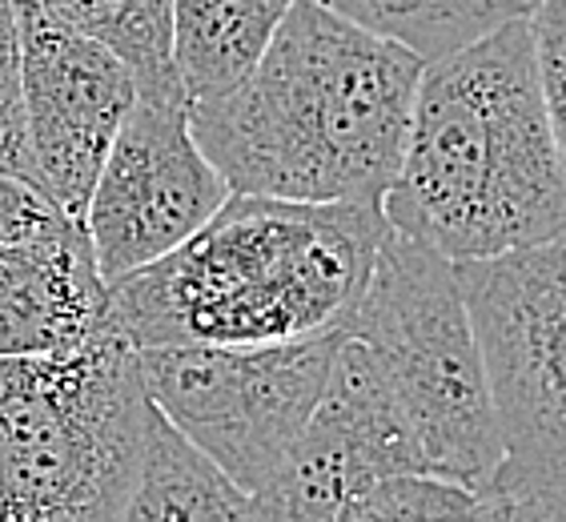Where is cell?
<instances>
[{"label": "cell", "instance_id": "1", "mask_svg": "<svg viewBox=\"0 0 566 522\" xmlns=\"http://www.w3.org/2000/svg\"><path fill=\"white\" fill-rule=\"evenodd\" d=\"M426 61L294 0L253 73L189 105L197 145L233 194L381 209Z\"/></svg>", "mask_w": 566, "mask_h": 522}, {"label": "cell", "instance_id": "8", "mask_svg": "<svg viewBox=\"0 0 566 522\" xmlns=\"http://www.w3.org/2000/svg\"><path fill=\"white\" fill-rule=\"evenodd\" d=\"M229 194L193 137L186 88L137 85L81 213L101 282L113 285L177 250Z\"/></svg>", "mask_w": 566, "mask_h": 522}, {"label": "cell", "instance_id": "2", "mask_svg": "<svg viewBox=\"0 0 566 522\" xmlns=\"http://www.w3.org/2000/svg\"><path fill=\"white\" fill-rule=\"evenodd\" d=\"M381 218L450 261H482L566 229V165L551 137L531 12L426 61Z\"/></svg>", "mask_w": 566, "mask_h": 522}, {"label": "cell", "instance_id": "18", "mask_svg": "<svg viewBox=\"0 0 566 522\" xmlns=\"http://www.w3.org/2000/svg\"><path fill=\"white\" fill-rule=\"evenodd\" d=\"M531 36L551 137H555L558 157L566 165V0H534Z\"/></svg>", "mask_w": 566, "mask_h": 522}, {"label": "cell", "instance_id": "13", "mask_svg": "<svg viewBox=\"0 0 566 522\" xmlns=\"http://www.w3.org/2000/svg\"><path fill=\"white\" fill-rule=\"evenodd\" d=\"M117 522H253L250 494L149 406L142 467Z\"/></svg>", "mask_w": 566, "mask_h": 522}, {"label": "cell", "instance_id": "5", "mask_svg": "<svg viewBox=\"0 0 566 522\" xmlns=\"http://www.w3.org/2000/svg\"><path fill=\"white\" fill-rule=\"evenodd\" d=\"M346 334L370 354L410 422L426 474L474 494L491 487L502 435L454 261L386 226Z\"/></svg>", "mask_w": 566, "mask_h": 522}, {"label": "cell", "instance_id": "17", "mask_svg": "<svg viewBox=\"0 0 566 522\" xmlns=\"http://www.w3.org/2000/svg\"><path fill=\"white\" fill-rule=\"evenodd\" d=\"M0 174L24 177L36 186L29 129L21 97V33H17V0H0Z\"/></svg>", "mask_w": 566, "mask_h": 522}, {"label": "cell", "instance_id": "21", "mask_svg": "<svg viewBox=\"0 0 566 522\" xmlns=\"http://www.w3.org/2000/svg\"><path fill=\"white\" fill-rule=\"evenodd\" d=\"M523 4H534V0H523Z\"/></svg>", "mask_w": 566, "mask_h": 522}, {"label": "cell", "instance_id": "16", "mask_svg": "<svg viewBox=\"0 0 566 522\" xmlns=\"http://www.w3.org/2000/svg\"><path fill=\"white\" fill-rule=\"evenodd\" d=\"M474 490L438 474H394L374 487L354 522H470Z\"/></svg>", "mask_w": 566, "mask_h": 522}, {"label": "cell", "instance_id": "20", "mask_svg": "<svg viewBox=\"0 0 566 522\" xmlns=\"http://www.w3.org/2000/svg\"><path fill=\"white\" fill-rule=\"evenodd\" d=\"M470 522H566V507L543 499V494H531V490L491 482L486 490L474 494Z\"/></svg>", "mask_w": 566, "mask_h": 522}, {"label": "cell", "instance_id": "19", "mask_svg": "<svg viewBox=\"0 0 566 522\" xmlns=\"http://www.w3.org/2000/svg\"><path fill=\"white\" fill-rule=\"evenodd\" d=\"M65 226H73V218H69L65 209H56L33 181L0 174V241L41 238V233H53V229Z\"/></svg>", "mask_w": 566, "mask_h": 522}, {"label": "cell", "instance_id": "3", "mask_svg": "<svg viewBox=\"0 0 566 522\" xmlns=\"http://www.w3.org/2000/svg\"><path fill=\"white\" fill-rule=\"evenodd\" d=\"M381 233V209L229 194L193 238L109 285V317L133 346H262L342 330Z\"/></svg>", "mask_w": 566, "mask_h": 522}, {"label": "cell", "instance_id": "6", "mask_svg": "<svg viewBox=\"0 0 566 522\" xmlns=\"http://www.w3.org/2000/svg\"><path fill=\"white\" fill-rule=\"evenodd\" d=\"M454 265L502 435L491 482L566 507V229Z\"/></svg>", "mask_w": 566, "mask_h": 522}, {"label": "cell", "instance_id": "14", "mask_svg": "<svg viewBox=\"0 0 566 522\" xmlns=\"http://www.w3.org/2000/svg\"><path fill=\"white\" fill-rule=\"evenodd\" d=\"M366 33L406 44L422 61H438L486 36L502 21L531 12L523 0H317Z\"/></svg>", "mask_w": 566, "mask_h": 522}, {"label": "cell", "instance_id": "15", "mask_svg": "<svg viewBox=\"0 0 566 522\" xmlns=\"http://www.w3.org/2000/svg\"><path fill=\"white\" fill-rule=\"evenodd\" d=\"M36 4L109 44L133 69L137 85H181L169 56V0H36Z\"/></svg>", "mask_w": 566, "mask_h": 522}, {"label": "cell", "instance_id": "10", "mask_svg": "<svg viewBox=\"0 0 566 522\" xmlns=\"http://www.w3.org/2000/svg\"><path fill=\"white\" fill-rule=\"evenodd\" d=\"M17 33L36 189L81 221L101 161L137 97V76L109 44L73 29L36 0H17Z\"/></svg>", "mask_w": 566, "mask_h": 522}, {"label": "cell", "instance_id": "12", "mask_svg": "<svg viewBox=\"0 0 566 522\" xmlns=\"http://www.w3.org/2000/svg\"><path fill=\"white\" fill-rule=\"evenodd\" d=\"M294 0H169V56L189 105L241 85Z\"/></svg>", "mask_w": 566, "mask_h": 522}, {"label": "cell", "instance_id": "4", "mask_svg": "<svg viewBox=\"0 0 566 522\" xmlns=\"http://www.w3.org/2000/svg\"><path fill=\"white\" fill-rule=\"evenodd\" d=\"M137 346L0 362V522H117L149 426Z\"/></svg>", "mask_w": 566, "mask_h": 522}, {"label": "cell", "instance_id": "7", "mask_svg": "<svg viewBox=\"0 0 566 522\" xmlns=\"http://www.w3.org/2000/svg\"><path fill=\"white\" fill-rule=\"evenodd\" d=\"M342 330L262 346H137L149 403L245 494L273 474L322 403Z\"/></svg>", "mask_w": 566, "mask_h": 522}, {"label": "cell", "instance_id": "11", "mask_svg": "<svg viewBox=\"0 0 566 522\" xmlns=\"http://www.w3.org/2000/svg\"><path fill=\"white\" fill-rule=\"evenodd\" d=\"M117 334L85 229L0 241V362L76 354Z\"/></svg>", "mask_w": 566, "mask_h": 522}, {"label": "cell", "instance_id": "9", "mask_svg": "<svg viewBox=\"0 0 566 522\" xmlns=\"http://www.w3.org/2000/svg\"><path fill=\"white\" fill-rule=\"evenodd\" d=\"M394 474H426L422 455L378 366L346 334L305 430L250 490V514L253 522H354Z\"/></svg>", "mask_w": 566, "mask_h": 522}]
</instances>
